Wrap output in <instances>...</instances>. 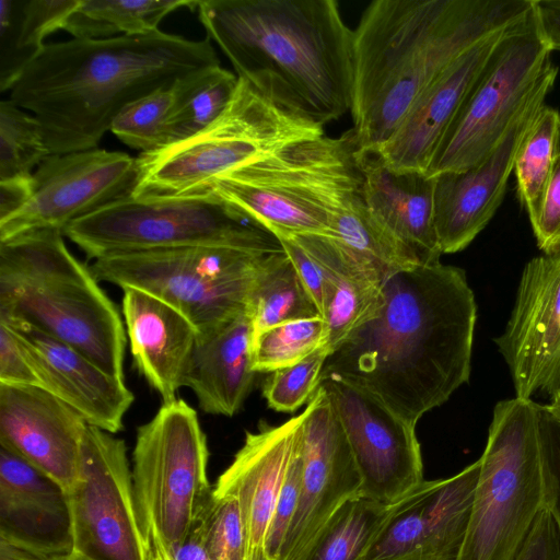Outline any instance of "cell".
Here are the masks:
<instances>
[{
	"label": "cell",
	"instance_id": "8",
	"mask_svg": "<svg viewBox=\"0 0 560 560\" xmlns=\"http://www.w3.org/2000/svg\"><path fill=\"white\" fill-rule=\"evenodd\" d=\"M538 406L516 396L495 405L458 560H513L544 509Z\"/></svg>",
	"mask_w": 560,
	"mask_h": 560
},
{
	"label": "cell",
	"instance_id": "31",
	"mask_svg": "<svg viewBox=\"0 0 560 560\" xmlns=\"http://www.w3.org/2000/svg\"><path fill=\"white\" fill-rule=\"evenodd\" d=\"M198 0H81L63 30L73 38L103 39L159 30L178 9H196Z\"/></svg>",
	"mask_w": 560,
	"mask_h": 560
},
{
	"label": "cell",
	"instance_id": "43",
	"mask_svg": "<svg viewBox=\"0 0 560 560\" xmlns=\"http://www.w3.org/2000/svg\"><path fill=\"white\" fill-rule=\"evenodd\" d=\"M302 434L295 445L269 526L266 542L268 560H279L285 535L298 506L303 469Z\"/></svg>",
	"mask_w": 560,
	"mask_h": 560
},
{
	"label": "cell",
	"instance_id": "7",
	"mask_svg": "<svg viewBox=\"0 0 560 560\" xmlns=\"http://www.w3.org/2000/svg\"><path fill=\"white\" fill-rule=\"evenodd\" d=\"M207 191L276 237L329 235L362 194V173L350 131L292 143L213 179Z\"/></svg>",
	"mask_w": 560,
	"mask_h": 560
},
{
	"label": "cell",
	"instance_id": "26",
	"mask_svg": "<svg viewBox=\"0 0 560 560\" xmlns=\"http://www.w3.org/2000/svg\"><path fill=\"white\" fill-rule=\"evenodd\" d=\"M355 153L369 211L411 250L420 265L441 262L443 254L434 228V177L394 172L375 153Z\"/></svg>",
	"mask_w": 560,
	"mask_h": 560
},
{
	"label": "cell",
	"instance_id": "18",
	"mask_svg": "<svg viewBox=\"0 0 560 560\" xmlns=\"http://www.w3.org/2000/svg\"><path fill=\"white\" fill-rule=\"evenodd\" d=\"M495 341L516 397L547 394L560 373V250L527 262L508 325Z\"/></svg>",
	"mask_w": 560,
	"mask_h": 560
},
{
	"label": "cell",
	"instance_id": "27",
	"mask_svg": "<svg viewBox=\"0 0 560 560\" xmlns=\"http://www.w3.org/2000/svg\"><path fill=\"white\" fill-rule=\"evenodd\" d=\"M253 326L245 311L198 337L187 386L209 415L233 417L254 383Z\"/></svg>",
	"mask_w": 560,
	"mask_h": 560
},
{
	"label": "cell",
	"instance_id": "24",
	"mask_svg": "<svg viewBox=\"0 0 560 560\" xmlns=\"http://www.w3.org/2000/svg\"><path fill=\"white\" fill-rule=\"evenodd\" d=\"M36 354L45 390L78 411L88 424L109 433L124 428L135 396L125 381L103 371L67 343L19 320L0 318Z\"/></svg>",
	"mask_w": 560,
	"mask_h": 560
},
{
	"label": "cell",
	"instance_id": "9",
	"mask_svg": "<svg viewBox=\"0 0 560 560\" xmlns=\"http://www.w3.org/2000/svg\"><path fill=\"white\" fill-rule=\"evenodd\" d=\"M63 235L94 260L118 253L182 247L282 250L276 236L210 191L124 198L71 222Z\"/></svg>",
	"mask_w": 560,
	"mask_h": 560
},
{
	"label": "cell",
	"instance_id": "42",
	"mask_svg": "<svg viewBox=\"0 0 560 560\" xmlns=\"http://www.w3.org/2000/svg\"><path fill=\"white\" fill-rule=\"evenodd\" d=\"M0 384L45 390L43 371L36 354L14 330L1 322Z\"/></svg>",
	"mask_w": 560,
	"mask_h": 560
},
{
	"label": "cell",
	"instance_id": "33",
	"mask_svg": "<svg viewBox=\"0 0 560 560\" xmlns=\"http://www.w3.org/2000/svg\"><path fill=\"white\" fill-rule=\"evenodd\" d=\"M393 505L360 494L341 504L299 560H363Z\"/></svg>",
	"mask_w": 560,
	"mask_h": 560
},
{
	"label": "cell",
	"instance_id": "45",
	"mask_svg": "<svg viewBox=\"0 0 560 560\" xmlns=\"http://www.w3.org/2000/svg\"><path fill=\"white\" fill-rule=\"evenodd\" d=\"M277 238L314 301L319 315L324 318L330 294L323 268L292 236H279Z\"/></svg>",
	"mask_w": 560,
	"mask_h": 560
},
{
	"label": "cell",
	"instance_id": "34",
	"mask_svg": "<svg viewBox=\"0 0 560 560\" xmlns=\"http://www.w3.org/2000/svg\"><path fill=\"white\" fill-rule=\"evenodd\" d=\"M560 151V113L544 106L516 154L513 173L517 196L530 223L542 203Z\"/></svg>",
	"mask_w": 560,
	"mask_h": 560
},
{
	"label": "cell",
	"instance_id": "22",
	"mask_svg": "<svg viewBox=\"0 0 560 560\" xmlns=\"http://www.w3.org/2000/svg\"><path fill=\"white\" fill-rule=\"evenodd\" d=\"M509 30L480 42L452 62L418 96L390 137L372 153L394 172L427 174L446 131Z\"/></svg>",
	"mask_w": 560,
	"mask_h": 560
},
{
	"label": "cell",
	"instance_id": "38",
	"mask_svg": "<svg viewBox=\"0 0 560 560\" xmlns=\"http://www.w3.org/2000/svg\"><path fill=\"white\" fill-rule=\"evenodd\" d=\"M174 96L172 85L132 102L116 117L110 131L141 153L163 148Z\"/></svg>",
	"mask_w": 560,
	"mask_h": 560
},
{
	"label": "cell",
	"instance_id": "36",
	"mask_svg": "<svg viewBox=\"0 0 560 560\" xmlns=\"http://www.w3.org/2000/svg\"><path fill=\"white\" fill-rule=\"evenodd\" d=\"M327 346V325L322 316L284 322L253 336L252 366L271 373L293 365Z\"/></svg>",
	"mask_w": 560,
	"mask_h": 560
},
{
	"label": "cell",
	"instance_id": "10",
	"mask_svg": "<svg viewBox=\"0 0 560 560\" xmlns=\"http://www.w3.org/2000/svg\"><path fill=\"white\" fill-rule=\"evenodd\" d=\"M534 13L505 32L441 141L427 175L467 170L488 156L558 77Z\"/></svg>",
	"mask_w": 560,
	"mask_h": 560
},
{
	"label": "cell",
	"instance_id": "51",
	"mask_svg": "<svg viewBox=\"0 0 560 560\" xmlns=\"http://www.w3.org/2000/svg\"><path fill=\"white\" fill-rule=\"evenodd\" d=\"M547 395L550 398V402L548 405L560 416V373L555 380Z\"/></svg>",
	"mask_w": 560,
	"mask_h": 560
},
{
	"label": "cell",
	"instance_id": "21",
	"mask_svg": "<svg viewBox=\"0 0 560 560\" xmlns=\"http://www.w3.org/2000/svg\"><path fill=\"white\" fill-rule=\"evenodd\" d=\"M88 422L47 390L0 384V445L68 492L81 465Z\"/></svg>",
	"mask_w": 560,
	"mask_h": 560
},
{
	"label": "cell",
	"instance_id": "6",
	"mask_svg": "<svg viewBox=\"0 0 560 560\" xmlns=\"http://www.w3.org/2000/svg\"><path fill=\"white\" fill-rule=\"evenodd\" d=\"M223 113L197 135L137 156L139 177L131 197L200 194L210 183L246 164L302 140L324 136L307 115L269 77H237Z\"/></svg>",
	"mask_w": 560,
	"mask_h": 560
},
{
	"label": "cell",
	"instance_id": "47",
	"mask_svg": "<svg viewBox=\"0 0 560 560\" xmlns=\"http://www.w3.org/2000/svg\"><path fill=\"white\" fill-rule=\"evenodd\" d=\"M32 195V175L0 180V222L21 211Z\"/></svg>",
	"mask_w": 560,
	"mask_h": 560
},
{
	"label": "cell",
	"instance_id": "35",
	"mask_svg": "<svg viewBox=\"0 0 560 560\" xmlns=\"http://www.w3.org/2000/svg\"><path fill=\"white\" fill-rule=\"evenodd\" d=\"M328 236L372 261L387 277L420 265L411 250L369 211L362 194L336 217Z\"/></svg>",
	"mask_w": 560,
	"mask_h": 560
},
{
	"label": "cell",
	"instance_id": "30",
	"mask_svg": "<svg viewBox=\"0 0 560 560\" xmlns=\"http://www.w3.org/2000/svg\"><path fill=\"white\" fill-rule=\"evenodd\" d=\"M245 313L253 336L284 322L320 316L283 249L268 253L259 261Z\"/></svg>",
	"mask_w": 560,
	"mask_h": 560
},
{
	"label": "cell",
	"instance_id": "14",
	"mask_svg": "<svg viewBox=\"0 0 560 560\" xmlns=\"http://www.w3.org/2000/svg\"><path fill=\"white\" fill-rule=\"evenodd\" d=\"M139 177L137 158L91 149L50 154L32 174L27 205L0 222V242L44 229L63 233L71 222L131 197Z\"/></svg>",
	"mask_w": 560,
	"mask_h": 560
},
{
	"label": "cell",
	"instance_id": "41",
	"mask_svg": "<svg viewBox=\"0 0 560 560\" xmlns=\"http://www.w3.org/2000/svg\"><path fill=\"white\" fill-rule=\"evenodd\" d=\"M539 439L545 486L544 506L549 511L560 541V416L550 406H538Z\"/></svg>",
	"mask_w": 560,
	"mask_h": 560
},
{
	"label": "cell",
	"instance_id": "12",
	"mask_svg": "<svg viewBox=\"0 0 560 560\" xmlns=\"http://www.w3.org/2000/svg\"><path fill=\"white\" fill-rule=\"evenodd\" d=\"M265 255L230 247L152 249L103 256L90 268L100 282L139 289L170 304L201 336L245 311Z\"/></svg>",
	"mask_w": 560,
	"mask_h": 560
},
{
	"label": "cell",
	"instance_id": "17",
	"mask_svg": "<svg viewBox=\"0 0 560 560\" xmlns=\"http://www.w3.org/2000/svg\"><path fill=\"white\" fill-rule=\"evenodd\" d=\"M305 410L301 491L279 560H299L334 512L361 490L348 438L322 385Z\"/></svg>",
	"mask_w": 560,
	"mask_h": 560
},
{
	"label": "cell",
	"instance_id": "40",
	"mask_svg": "<svg viewBox=\"0 0 560 560\" xmlns=\"http://www.w3.org/2000/svg\"><path fill=\"white\" fill-rule=\"evenodd\" d=\"M206 549L210 560H245L244 532L237 503L211 498L205 509Z\"/></svg>",
	"mask_w": 560,
	"mask_h": 560
},
{
	"label": "cell",
	"instance_id": "28",
	"mask_svg": "<svg viewBox=\"0 0 560 560\" xmlns=\"http://www.w3.org/2000/svg\"><path fill=\"white\" fill-rule=\"evenodd\" d=\"M288 236L301 244L325 272L330 298L324 319L327 346L331 351L376 313L387 276L372 261L331 236Z\"/></svg>",
	"mask_w": 560,
	"mask_h": 560
},
{
	"label": "cell",
	"instance_id": "3",
	"mask_svg": "<svg viewBox=\"0 0 560 560\" xmlns=\"http://www.w3.org/2000/svg\"><path fill=\"white\" fill-rule=\"evenodd\" d=\"M220 66L211 40L161 30L47 44L10 90L40 122L51 154L95 149L132 102Z\"/></svg>",
	"mask_w": 560,
	"mask_h": 560
},
{
	"label": "cell",
	"instance_id": "48",
	"mask_svg": "<svg viewBox=\"0 0 560 560\" xmlns=\"http://www.w3.org/2000/svg\"><path fill=\"white\" fill-rule=\"evenodd\" d=\"M534 13L551 50H560V0H534Z\"/></svg>",
	"mask_w": 560,
	"mask_h": 560
},
{
	"label": "cell",
	"instance_id": "44",
	"mask_svg": "<svg viewBox=\"0 0 560 560\" xmlns=\"http://www.w3.org/2000/svg\"><path fill=\"white\" fill-rule=\"evenodd\" d=\"M530 225L544 254L560 250V151L541 207Z\"/></svg>",
	"mask_w": 560,
	"mask_h": 560
},
{
	"label": "cell",
	"instance_id": "23",
	"mask_svg": "<svg viewBox=\"0 0 560 560\" xmlns=\"http://www.w3.org/2000/svg\"><path fill=\"white\" fill-rule=\"evenodd\" d=\"M0 539L51 556L73 550L66 490L0 445Z\"/></svg>",
	"mask_w": 560,
	"mask_h": 560
},
{
	"label": "cell",
	"instance_id": "20",
	"mask_svg": "<svg viewBox=\"0 0 560 560\" xmlns=\"http://www.w3.org/2000/svg\"><path fill=\"white\" fill-rule=\"evenodd\" d=\"M306 410L279 425L260 423L212 486L214 498L233 499L244 532V559L268 560L266 542L276 504L302 434Z\"/></svg>",
	"mask_w": 560,
	"mask_h": 560
},
{
	"label": "cell",
	"instance_id": "50",
	"mask_svg": "<svg viewBox=\"0 0 560 560\" xmlns=\"http://www.w3.org/2000/svg\"><path fill=\"white\" fill-rule=\"evenodd\" d=\"M148 545V560H173L171 553L155 536H149L147 539Z\"/></svg>",
	"mask_w": 560,
	"mask_h": 560
},
{
	"label": "cell",
	"instance_id": "39",
	"mask_svg": "<svg viewBox=\"0 0 560 560\" xmlns=\"http://www.w3.org/2000/svg\"><path fill=\"white\" fill-rule=\"evenodd\" d=\"M330 353L324 346L302 361L269 373L262 385L268 406L280 412H293L316 393L322 372Z\"/></svg>",
	"mask_w": 560,
	"mask_h": 560
},
{
	"label": "cell",
	"instance_id": "4",
	"mask_svg": "<svg viewBox=\"0 0 560 560\" xmlns=\"http://www.w3.org/2000/svg\"><path fill=\"white\" fill-rule=\"evenodd\" d=\"M237 77H269L325 126L351 107L353 31L335 0H198Z\"/></svg>",
	"mask_w": 560,
	"mask_h": 560
},
{
	"label": "cell",
	"instance_id": "32",
	"mask_svg": "<svg viewBox=\"0 0 560 560\" xmlns=\"http://www.w3.org/2000/svg\"><path fill=\"white\" fill-rule=\"evenodd\" d=\"M237 82V75L221 66L177 81L164 147L184 141L213 122L232 100Z\"/></svg>",
	"mask_w": 560,
	"mask_h": 560
},
{
	"label": "cell",
	"instance_id": "19",
	"mask_svg": "<svg viewBox=\"0 0 560 560\" xmlns=\"http://www.w3.org/2000/svg\"><path fill=\"white\" fill-rule=\"evenodd\" d=\"M547 95L535 100L478 164L434 177V228L442 254L466 248L502 203L516 154Z\"/></svg>",
	"mask_w": 560,
	"mask_h": 560
},
{
	"label": "cell",
	"instance_id": "2",
	"mask_svg": "<svg viewBox=\"0 0 560 560\" xmlns=\"http://www.w3.org/2000/svg\"><path fill=\"white\" fill-rule=\"evenodd\" d=\"M534 0H375L352 38L355 150L375 151L458 57L525 21Z\"/></svg>",
	"mask_w": 560,
	"mask_h": 560
},
{
	"label": "cell",
	"instance_id": "15",
	"mask_svg": "<svg viewBox=\"0 0 560 560\" xmlns=\"http://www.w3.org/2000/svg\"><path fill=\"white\" fill-rule=\"evenodd\" d=\"M319 385L348 438L361 476L360 495L393 505L424 481L416 424L346 381L329 376Z\"/></svg>",
	"mask_w": 560,
	"mask_h": 560
},
{
	"label": "cell",
	"instance_id": "37",
	"mask_svg": "<svg viewBox=\"0 0 560 560\" xmlns=\"http://www.w3.org/2000/svg\"><path fill=\"white\" fill-rule=\"evenodd\" d=\"M38 119L10 98L0 103V180L32 175L50 155Z\"/></svg>",
	"mask_w": 560,
	"mask_h": 560
},
{
	"label": "cell",
	"instance_id": "46",
	"mask_svg": "<svg viewBox=\"0 0 560 560\" xmlns=\"http://www.w3.org/2000/svg\"><path fill=\"white\" fill-rule=\"evenodd\" d=\"M513 560H560V541L556 525L544 506L527 538Z\"/></svg>",
	"mask_w": 560,
	"mask_h": 560
},
{
	"label": "cell",
	"instance_id": "1",
	"mask_svg": "<svg viewBox=\"0 0 560 560\" xmlns=\"http://www.w3.org/2000/svg\"><path fill=\"white\" fill-rule=\"evenodd\" d=\"M477 318L464 270L441 262L389 275L376 313L332 349L322 372L417 424L471 371Z\"/></svg>",
	"mask_w": 560,
	"mask_h": 560
},
{
	"label": "cell",
	"instance_id": "13",
	"mask_svg": "<svg viewBox=\"0 0 560 560\" xmlns=\"http://www.w3.org/2000/svg\"><path fill=\"white\" fill-rule=\"evenodd\" d=\"M67 494L73 551L91 560H148L124 440L89 424L79 477Z\"/></svg>",
	"mask_w": 560,
	"mask_h": 560
},
{
	"label": "cell",
	"instance_id": "29",
	"mask_svg": "<svg viewBox=\"0 0 560 560\" xmlns=\"http://www.w3.org/2000/svg\"><path fill=\"white\" fill-rule=\"evenodd\" d=\"M80 0L0 1V91H10L45 48L44 39L65 27Z\"/></svg>",
	"mask_w": 560,
	"mask_h": 560
},
{
	"label": "cell",
	"instance_id": "25",
	"mask_svg": "<svg viewBox=\"0 0 560 560\" xmlns=\"http://www.w3.org/2000/svg\"><path fill=\"white\" fill-rule=\"evenodd\" d=\"M122 291V316L133 364L163 402L173 401L187 386L198 330L152 294L135 288Z\"/></svg>",
	"mask_w": 560,
	"mask_h": 560
},
{
	"label": "cell",
	"instance_id": "52",
	"mask_svg": "<svg viewBox=\"0 0 560 560\" xmlns=\"http://www.w3.org/2000/svg\"><path fill=\"white\" fill-rule=\"evenodd\" d=\"M55 560H91V559H89V558L82 556L81 553L72 550L70 553H67V555H63V556H59Z\"/></svg>",
	"mask_w": 560,
	"mask_h": 560
},
{
	"label": "cell",
	"instance_id": "49",
	"mask_svg": "<svg viewBox=\"0 0 560 560\" xmlns=\"http://www.w3.org/2000/svg\"><path fill=\"white\" fill-rule=\"evenodd\" d=\"M57 557L47 556L0 539V560H55Z\"/></svg>",
	"mask_w": 560,
	"mask_h": 560
},
{
	"label": "cell",
	"instance_id": "16",
	"mask_svg": "<svg viewBox=\"0 0 560 560\" xmlns=\"http://www.w3.org/2000/svg\"><path fill=\"white\" fill-rule=\"evenodd\" d=\"M479 459L423 481L393 504L363 560H458L471 518Z\"/></svg>",
	"mask_w": 560,
	"mask_h": 560
},
{
	"label": "cell",
	"instance_id": "5",
	"mask_svg": "<svg viewBox=\"0 0 560 560\" xmlns=\"http://www.w3.org/2000/svg\"><path fill=\"white\" fill-rule=\"evenodd\" d=\"M98 282L60 230L0 242V318L25 323L125 381V323Z\"/></svg>",
	"mask_w": 560,
	"mask_h": 560
},
{
	"label": "cell",
	"instance_id": "11",
	"mask_svg": "<svg viewBox=\"0 0 560 560\" xmlns=\"http://www.w3.org/2000/svg\"><path fill=\"white\" fill-rule=\"evenodd\" d=\"M208 462L207 436L185 400L163 402L138 427L131 474L145 539L158 537L170 553L183 542L212 493Z\"/></svg>",
	"mask_w": 560,
	"mask_h": 560
}]
</instances>
